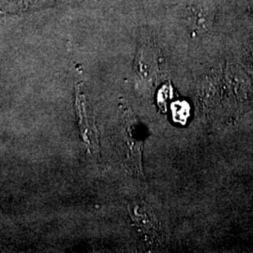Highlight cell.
Listing matches in <instances>:
<instances>
[{
	"label": "cell",
	"mask_w": 253,
	"mask_h": 253,
	"mask_svg": "<svg viewBox=\"0 0 253 253\" xmlns=\"http://www.w3.org/2000/svg\"><path fill=\"white\" fill-rule=\"evenodd\" d=\"M172 114H173V118L176 121L185 123L190 114V107L185 102H177L173 104Z\"/></svg>",
	"instance_id": "cell-2"
},
{
	"label": "cell",
	"mask_w": 253,
	"mask_h": 253,
	"mask_svg": "<svg viewBox=\"0 0 253 253\" xmlns=\"http://www.w3.org/2000/svg\"><path fill=\"white\" fill-rule=\"evenodd\" d=\"M195 10V24L200 29L208 30L213 24L214 18V9L211 4L208 2L200 3Z\"/></svg>",
	"instance_id": "cell-1"
}]
</instances>
